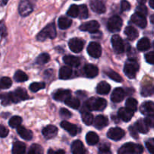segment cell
<instances>
[{"mask_svg": "<svg viewBox=\"0 0 154 154\" xmlns=\"http://www.w3.org/2000/svg\"><path fill=\"white\" fill-rule=\"evenodd\" d=\"M107 105L108 103L105 99L92 97L86 102L85 107L90 111H103Z\"/></svg>", "mask_w": 154, "mask_h": 154, "instance_id": "cell-1", "label": "cell"}, {"mask_svg": "<svg viewBox=\"0 0 154 154\" xmlns=\"http://www.w3.org/2000/svg\"><path fill=\"white\" fill-rule=\"evenodd\" d=\"M56 36H57V30H56L55 24L51 23L38 33L37 35V39L40 42H44L48 38H54Z\"/></svg>", "mask_w": 154, "mask_h": 154, "instance_id": "cell-2", "label": "cell"}, {"mask_svg": "<svg viewBox=\"0 0 154 154\" xmlns=\"http://www.w3.org/2000/svg\"><path fill=\"white\" fill-rule=\"evenodd\" d=\"M144 147L140 144L126 143L118 150V154H142Z\"/></svg>", "mask_w": 154, "mask_h": 154, "instance_id": "cell-3", "label": "cell"}, {"mask_svg": "<svg viewBox=\"0 0 154 154\" xmlns=\"http://www.w3.org/2000/svg\"><path fill=\"white\" fill-rule=\"evenodd\" d=\"M139 69V65L138 62L133 59H129L126 61L124 66V73L129 78H134L136 75L137 72Z\"/></svg>", "mask_w": 154, "mask_h": 154, "instance_id": "cell-4", "label": "cell"}, {"mask_svg": "<svg viewBox=\"0 0 154 154\" xmlns=\"http://www.w3.org/2000/svg\"><path fill=\"white\" fill-rule=\"evenodd\" d=\"M8 95L11 102L14 103H18L20 101L26 100L29 98L26 90L23 88H17L15 91L8 93Z\"/></svg>", "mask_w": 154, "mask_h": 154, "instance_id": "cell-5", "label": "cell"}, {"mask_svg": "<svg viewBox=\"0 0 154 154\" xmlns=\"http://www.w3.org/2000/svg\"><path fill=\"white\" fill-rule=\"evenodd\" d=\"M34 9L33 0H21L19 5V13L21 16L26 17L32 12Z\"/></svg>", "mask_w": 154, "mask_h": 154, "instance_id": "cell-6", "label": "cell"}, {"mask_svg": "<svg viewBox=\"0 0 154 154\" xmlns=\"http://www.w3.org/2000/svg\"><path fill=\"white\" fill-rule=\"evenodd\" d=\"M123 20L119 16H113L108 21V29L111 32H117L121 29Z\"/></svg>", "mask_w": 154, "mask_h": 154, "instance_id": "cell-7", "label": "cell"}, {"mask_svg": "<svg viewBox=\"0 0 154 154\" xmlns=\"http://www.w3.org/2000/svg\"><path fill=\"white\" fill-rule=\"evenodd\" d=\"M111 43H112L113 49L116 54H120L124 52L125 47L123 44V39L118 35H114L111 38Z\"/></svg>", "mask_w": 154, "mask_h": 154, "instance_id": "cell-8", "label": "cell"}, {"mask_svg": "<svg viewBox=\"0 0 154 154\" xmlns=\"http://www.w3.org/2000/svg\"><path fill=\"white\" fill-rule=\"evenodd\" d=\"M99 23L96 20H91L81 24L80 29L84 32H89L90 33H96L99 31Z\"/></svg>", "mask_w": 154, "mask_h": 154, "instance_id": "cell-9", "label": "cell"}, {"mask_svg": "<svg viewBox=\"0 0 154 154\" xmlns=\"http://www.w3.org/2000/svg\"><path fill=\"white\" fill-rule=\"evenodd\" d=\"M84 46V42L82 39L74 38L69 40V47L71 51L74 53H79L83 50Z\"/></svg>", "mask_w": 154, "mask_h": 154, "instance_id": "cell-10", "label": "cell"}, {"mask_svg": "<svg viewBox=\"0 0 154 154\" xmlns=\"http://www.w3.org/2000/svg\"><path fill=\"white\" fill-rule=\"evenodd\" d=\"M107 135H108V138L113 140V141H119L124 137L125 132L120 128L114 127L111 128L108 130Z\"/></svg>", "mask_w": 154, "mask_h": 154, "instance_id": "cell-11", "label": "cell"}, {"mask_svg": "<svg viewBox=\"0 0 154 154\" xmlns=\"http://www.w3.org/2000/svg\"><path fill=\"white\" fill-rule=\"evenodd\" d=\"M87 52L90 54V57L94 58H99L102 55V48L101 45L97 42H91L88 45L87 48Z\"/></svg>", "mask_w": 154, "mask_h": 154, "instance_id": "cell-12", "label": "cell"}, {"mask_svg": "<svg viewBox=\"0 0 154 154\" xmlns=\"http://www.w3.org/2000/svg\"><path fill=\"white\" fill-rule=\"evenodd\" d=\"M131 21L133 23H135V25L139 26L140 28L144 29L147 26V22L145 16H144L142 14H140L138 13H136V12L134 14H132V17H131Z\"/></svg>", "mask_w": 154, "mask_h": 154, "instance_id": "cell-13", "label": "cell"}, {"mask_svg": "<svg viewBox=\"0 0 154 154\" xmlns=\"http://www.w3.org/2000/svg\"><path fill=\"white\" fill-rule=\"evenodd\" d=\"M90 5L92 10L97 14H103L106 11V7L101 0H92Z\"/></svg>", "mask_w": 154, "mask_h": 154, "instance_id": "cell-14", "label": "cell"}, {"mask_svg": "<svg viewBox=\"0 0 154 154\" xmlns=\"http://www.w3.org/2000/svg\"><path fill=\"white\" fill-rule=\"evenodd\" d=\"M125 96H126V93H125L124 90L121 87H118V88H116L113 91L111 99L112 102H115V103H118V102H122Z\"/></svg>", "mask_w": 154, "mask_h": 154, "instance_id": "cell-15", "label": "cell"}, {"mask_svg": "<svg viewBox=\"0 0 154 154\" xmlns=\"http://www.w3.org/2000/svg\"><path fill=\"white\" fill-rule=\"evenodd\" d=\"M57 132H58L57 128L52 125L46 126L42 131V134L46 139H51V138H54L57 135Z\"/></svg>", "mask_w": 154, "mask_h": 154, "instance_id": "cell-16", "label": "cell"}, {"mask_svg": "<svg viewBox=\"0 0 154 154\" xmlns=\"http://www.w3.org/2000/svg\"><path fill=\"white\" fill-rule=\"evenodd\" d=\"M60 126H61V127L63 128V129H64L65 130L67 131V132H69L71 135H72V136H75V135H76L78 133V126H77L76 125L69 123V122L65 121L64 120V121L62 122Z\"/></svg>", "mask_w": 154, "mask_h": 154, "instance_id": "cell-17", "label": "cell"}, {"mask_svg": "<svg viewBox=\"0 0 154 154\" xmlns=\"http://www.w3.org/2000/svg\"><path fill=\"white\" fill-rule=\"evenodd\" d=\"M140 111L144 115L150 116V115H153L154 113V104L151 101H149V102H144V104H142L140 108Z\"/></svg>", "mask_w": 154, "mask_h": 154, "instance_id": "cell-18", "label": "cell"}, {"mask_svg": "<svg viewBox=\"0 0 154 154\" xmlns=\"http://www.w3.org/2000/svg\"><path fill=\"white\" fill-rule=\"evenodd\" d=\"M118 115L120 118L124 122H129L133 117L134 112L126 108H121L119 110Z\"/></svg>", "mask_w": 154, "mask_h": 154, "instance_id": "cell-19", "label": "cell"}, {"mask_svg": "<svg viewBox=\"0 0 154 154\" xmlns=\"http://www.w3.org/2000/svg\"><path fill=\"white\" fill-rule=\"evenodd\" d=\"M72 92L69 90H59L54 94V99L60 102H65L67 99L71 97Z\"/></svg>", "mask_w": 154, "mask_h": 154, "instance_id": "cell-20", "label": "cell"}, {"mask_svg": "<svg viewBox=\"0 0 154 154\" xmlns=\"http://www.w3.org/2000/svg\"><path fill=\"white\" fill-rule=\"evenodd\" d=\"M72 152L73 154H86V149L83 143L77 140L72 143Z\"/></svg>", "mask_w": 154, "mask_h": 154, "instance_id": "cell-21", "label": "cell"}, {"mask_svg": "<svg viewBox=\"0 0 154 154\" xmlns=\"http://www.w3.org/2000/svg\"><path fill=\"white\" fill-rule=\"evenodd\" d=\"M84 72L88 78H95L99 74V69L96 66L92 64L86 65L84 66Z\"/></svg>", "mask_w": 154, "mask_h": 154, "instance_id": "cell-22", "label": "cell"}, {"mask_svg": "<svg viewBox=\"0 0 154 154\" xmlns=\"http://www.w3.org/2000/svg\"><path fill=\"white\" fill-rule=\"evenodd\" d=\"M63 61L68 65V66L70 67H78L81 64V60L78 57H75V56H66L63 57Z\"/></svg>", "mask_w": 154, "mask_h": 154, "instance_id": "cell-23", "label": "cell"}, {"mask_svg": "<svg viewBox=\"0 0 154 154\" xmlns=\"http://www.w3.org/2000/svg\"><path fill=\"white\" fill-rule=\"evenodd\" d=\"M93 121H94L95 126L98 129H103L108 125V119L103 115L97 116Z\"/></svg>", "mask_w": 154, "mask_h": 154, "instance_id": "cell-24", "label": "cell"}, {"mask_svg": "<svg viewBox=\"0 0 154 154\" xmlns=\"http://www.w3.org/2000/svg\"><path fill=\"white\" fill-rule=\"evenodd\" d=\"M17 133L19 134L21 138L27 140V141H29L32 138V132L29 129L23 127L22 126H19L17 127Z\"/></svg>", "mask_w": 154, "mask_h": 154, "instance_id": "cell-25", "label": "cell"}, {"mask_svg": "<svg viewBox=\"0 0 154 154\" xmlns=\"http://www.w3.org/2000/svg\"><path fill=\"white\" fill-rule=\"evenodd\" d=\"M111 90V86L105 81H102L99 83L96 88V91L100 95H106Z\"/></svg>", "mask_w": 154, "mask_h": 154, "instance_id": "cell-26", "label": "cell"}, {"mask_svg": "<svg viewBox=\"0 0 154 154\" xmlns=\"http://www.w3.org/2000/svg\"><path fill=\"white\" fill-rule=\"evenodd\" d=\"M125 34H126V37L129 40L133 41L136 39L138 36V30L133 26H127L125 29Z\"/></svg>", "mask_w": 154, "mask_h": 154, "instance_id": "cell-27", "label": "cell"}, {"mask_svg": "<svg viewBox=\"0 0 154 154\" xmlns=\"http://www.w3.org/2000/svg\"><path fill=\"white\" fill-rule=\"evenodd\" d=\"M26 152V145L24 143L17 141L14 144L12 154H24Z\"/></svg>", "mask_w": 154, "mask_h": 154, "instance_id": "cell-28", "label": "cell"}, {"mask_svg": "<svg viewBox=\"0 0 154 154\" xmlns=\"http://www.w3.org/2000/svg\"><path fill=\"white\" fill-rule=\"evenodd\" d=\"M135 128L137 129L138 132H141V133L146 134L149 132V129L150 128L147 126V124L144 122V119H140L135 123Z\"/></svg>", "mask_w": 154, "mask_h": 154, "instance_id": "cell-29", "label": "cell"}, {"mask_svg": "<svg viewBox=\"0 0 154 154\" xmlns=\"http://www.w3.org/2000/svg\"><path fill=\"white\" fill-rule=\"evenodd\" d=\"M72 69L70 66H63L60 69V79L66 80L68 79V78H70L72 76Z\"/></svg>", "mask_w": 154, "mask_h": 154, "instance_id": "cell-30", "label": "cell"}, {"mask_svg": "<svg viewBox=\"0 0 154 154\" xmlns=\"http://www.w3.org/2000/svg\"><path fill=\"white\" fill-rule=\"evenodd\" d=\"M86 141L89 145H95L99 141V138L97 134L94 132H90L87 134Z\"/></svg>", "mask_w": 154, "mask_h": 154, "instance_id": "cell-31", "label": "cell"}, {"mask_svg": "<svg viewBox=\"0 0 154 154\" xmlns=\"http://www.w3.org/2000/svg\"><path fill=\"white\" fill-rule=\"evenodd\" d=\"M72 21L70 18L66 17H61L58 20V25L61 29H66L72 26Z\"/></svg>", "mask_w": 154, "mask_h": 154, "instance_id": "cell-32", "label": "cell"}, {"mask_svg": "<svg viewBox=\"0 0 154 154\" xmlns=\"http://www.w3.org/2000/svg\"><path fill=\"white\" fill-rule=\"evenodd\" d=\"M150 48V42L147 38H143L137 45V48L141 51H144L148 50Z\"/></svg>", "mask_w": 154, "mask_h": 154, "instance_id": "cell-33", "label": "cell"}, {"mask_svg": "<svg viewBox=\"0 0 154 154\" xmlns=\"http://www.w3.org/2000/svg\"><path fill=\"white\" fill-rule=\"evenodd\" d=\"M105 74L111 78L113 81H116V82H122L123 81V78L122 77L119 75L118 73H117L114 71L111 70V69H107L105 71Z\"/></svg>", "mask_w": 154, "mask_h": 154, "instance_id": "cell-34", "label": "cell"}, {"mask_svg": "<svg viewBox=\"0 0 154 154\" xmlns=\"http://www.w3.org/2000/svg\"><path fill=\"white\" fill-rule=\"evenodd\" d=\"M65 103L67 106L73 108V109H78L80 107V101L76 98L69 97V99L65 101Z\"/></svg>", "mask_w": 154, "mask_h": 154, "instance_id": "cell-35", "label": "cell"}, {"mask_svg": "<svg viewBox=\"0 0 154 154\" xmlns=\"http://www.w3.org/2000/svg\"><path fill=\"white\" fill-rule=\"evenodd\" d=\"M14 78V80L17 82H25L29 78L26 74L21 70L17 71L15 72Z\"/></svg>", "mask_w": 154, "mask_h": 154, "instance_id": "cell-36", "label": "cell"}, {"mask_svg": "<svg viewBox=\"0 0 154 154\" xmlns=\"http://www.w3.org/2000/svg\"><path fill=\"white\" fill-rule=\"evenodd\" d=\"M81 117H82L83 122H84L86 125L90 126V125L93 124L94 118H93V114H90V112H87V111L84 112L82 114V115H81Z\"/></svg>", "mask_w": 154, "mask_h": 154, "instance_id": "cell-37", "label": "cell"}, {"mask_svg": "<svg viewBox=\"0 0 154 154\" xmlns=\"http://www.w3.org/2000/svg\"><path fill=\"white\" fill-rule=\"evenodd\" d=\"M137 106H138V102L136 99L133 98H129L126 102V108L132 111H135L137 110Z\"/></svg>", "mask_w": 154, "mask_h": 154, "instance_id": "cell-38", "label": "cell"}, {"mask_svg": "<svg viewBox=\"0 0 154 154\" xmlns=\"http://www.w3.org/2000/svg\"><path fill=\"white\" fill-rule=\"evenodd\" d=\"M22 123V118L19 116H14L8 122L9 126L11 128H17Z\"/></svg>", "mask_w": 154, "mask_h": 154, "instance_id": "cell-39", "label": "cell"}, {"mask_svg": "<svg viewBox=\"0 0 154 154\" xmlns=\"http://www.w3.org/2000/svg\"><path fill=\"white\" fill-rule=\"evenodd\" d=\"M78 9H79L78 17H80L81 19H86V18L88 17V8H87V7L85 5H81L78 6Z\"/></svg>", "mask_w": 154, "mask_h": 154, "instance_id": "cell-40", "label": "cell"}, {"mask_svg": "<svg viewBox=\"0 0 154 154\" xmlns=\"http://www.w3.org/2000/svg\"><path fill=\"white\" fill-rule=\"evenodd\" d=\"M28 154H44V150L42 146L34 144L29 147Z\"/></svg>", "mask_w": 154, "mask_h": 154, "instance_id": "cell-41", "label": "cell"}, {"mask_svg": "<svg viewBox=\"0 0 154 154\" xmlns=\"http://www.w3.org/2000/svg\"><path fill=\"white\" fill-rule=\"evenodd\" d=\"M12 81L8 77H4L0 79V89H8L11 87Z\"/></svg>", "mask_w": 154, "mask_h": 154, "instance_id": "cell-42", "label": "cell"}, {"mask_svg": "<svg viewBox=\"0 0 154 154\" xmlns=\"http://www.w3.org/2000/svg\"><path fill=\"white\" fill-rule=\"evenodd\" d=\"M50 60V56L48 54H46V53H44V54H42L41 55H39L38 57V58L36 59V63L39 65H43L45 64V63H48Z\"/></svg>", "mask_w": 154, "mask_h": 154, "instance_id": "cell-43", "label": "cell"}, {"mask_svg": "<svg viewBox=\"0 0 154 154\" xmlns=\"http://www.w3.org/2000/svg\"><path fill=\"white\" fill-rule=\"evenodd\" d=\"M78 13H79V9H78V5H71L67 11V14L72 17H78Z\"/></svg>", "mask_w": 154, "mask_h": 154, "instance_id": "cell-44", "label": "cell"}, {"mask_svg": "<svg viewBox=\"0 0 154 154\" xmlns=\"http://www.w3.org/2000/svg\"><path fill=\"white\" fill-rule=\"evenodd\" d=\"M45 87V83H39V82H35L32 84H30L29 86V90L32 92H38V90L44 89Z\"/></svg>", "mask_w": 154, "mask_h": 154, "instance_id": "cell-45", "label": "cell"}, {"mask_svg": "<svg viewBox=\"0 0 154 154\" xmlns=\"http://www.w3.org/2000/svg\"><path fill=\"white\" fill-rule=\"evenodd\" d=\"M99 154H112L110 150V144L104 143L99 147Z\"/></svg>", "mask_w": 154, "mask_h": 154, "instance_id": "cell-46", "label": "cell"}, {"mask_svg": "<svg viewBox=\"0 0 154 154\" xmlns=\"http://www.w3.org/2000/svg\"><path fill=\"white\" fill-rule=\"evenodd\" d=\"M0 99L2 100V103L3 105H8L11 103L10 97H9L8 93H2V94L0 95Z\"/></svg>", "mask_w": 154, "mask_h": 154, "instance_id": "cell-47", "label": "cell"}, {"mask_svg": "<svg viewBox=\"0 0 154 154\" xmlns=\"http://www.w3.org/2000/svg\"><path fill=\"white\" fill-rule=\"evenodd\" d=\"M153 94V87H146L141 90V95L143 96H150Z\"/></svg>", "mask_w": 154, "mask_h": 154, "instance_id": "cell-48", "label": "cell"}, {"mask_svg": "<svg viewBox=\"0 0 154 154\" xmlns=\"http://www.w3.org/2000/svg\"><path fill=\"white\" fill-rule=\"evenodd\" d=\"M136 13L146 16L147 14V8L144 5H140L136 8Z\"/></svg>", "mask_w": 154, "mask_h": 154, "instance_id": "cell-49", "label": "cell"}, {"mask_svg": "<svg viewBox=\"0 0 154 154\" xmlns=\"http://www.w3.org/2000/svg\"><path fill=\"white\" fill-rule=\"evenodd\" d=\"M144 122L147 124V126H148L149 128L153 127L154 126V117L153 115H150L147 116L145 119H144Z\"/></svg>", "mask_w": 154, "mask_h": 154, "instance_id": "cell-50", "label": "cell"}, {"mask_svg": "<svg viewBox=\"0 0 154 154\" xmlns=\"http://www.w3.org/2000/svg\"><path fill=\"white\" fill-rule=\"evenodd\" d=\"M60 116L65 119L70 118V117H72V113H71L69 110L66 109V108H62L60 111Z\"/></svg>", "mask_w": 154, "mask_h": 154, "instance_id": "cell-51", "label": "cell"}, {"mask_svg": "<svg viewBox=\"0 0 154 154\" xmlns=\"http://www.w3.org/2000/svg\"><path fill=\"white\" fill-rule=\"evenodd\" d=\"M146 147H147V150H149L150 154H153V150H154V141L153 138L149 140L148 141L146 142Z\"/></svg>", "mask_w": 154, "mask_h": 154, "instance_id": "cell-52", "label": "cell"}, {"mask_svg": "<svg viewBox=\"0 0 154 154\" xmlns=\"http://www.w3.org/2000/svg\"><path fill=\"white\" fill-rule=\"evenodd\" d=\"M129 129V132H130L131 136H132V138H135V139L138 138V130H137L136 128H135V126H130Z\"/></svg>", "mask_w": 154, "mask_h": 154, "instance_id": "cell-53", "label": "cell"}, {"mask_svg": "<svg viewBox=\"0 0 154 154\" xmlns=\"http://www.w3.org/2000/svg\"><path fill=\"white\" fill-rule=\"evenodd\" d=\"M8 135V129L5 126L0 125V138H5Z\"/></svg>", "mask_w": 154, "mask_h": 154, "instance_id": "cell-54", "label": "cell"}, {"mask_svg": "<svg viewBox=\"0 0 154 154\" xmlns=\"http://www.w3.org/2000/svg\"><path fill=\"white\" fill-rule=\"evenodd\" d=\"M131 8V5L126 0H122L121 2V11H129Z\"/></svg>", "mask_w": 154, "mask_h": 154, "instance_id": "cell-55", "label": "cell"}, {"mask_svg": "<svg viewBox=\"0 0 154 154\" xmlns=\"http://www.w3.org/2000/svg\"><path fill=\"white\" fill-rule=\"evenodd\" d=\"M153 55H154V53L153 51L147 53V54H146L145 55L146 61L151 65L153 64Z\"/></svg>", "mask_w": 154, "mask_h": 154, "instance_id": "cell-56", "label": "cell"}, {"mask_svg": "<svg viewBox=\"0 0 154 154\" xmlns=\"http://www.w3.org/2000/svg\"><path fill=\"white\" fill-rule=\"evenodd\" d=\"M0 35L2 37H5L7 35V29L5 24H3L2 23H0Z\"/></svg>", "mask_w": 154, "mask_h": 154, "instance_id": "cell-57", "label": "cell"}, {"mask_svg": "<svg viewBox=\"0 0 154 154\" xmlns=\"http://www.w3.org/2000/svg\"><path fill=\"white\" fill-rule=\"evenodd\" d=\"M48 154H66V152L63 150H58L57 151H55V150H52V149H50L48 150Z\"/></svg>", "mask_w": 154, "mask_h": 154, "instance_id": "cell-58", "label": "cell"}, {"mask_svg": "<svg viewBox=\"0 0 154 154\" xmlns=\"http://www.w3.org/2000/svg\"><path fill=\"white\" fill-rule=\"evenodd\" d=\"M8 2V0H0V4L1 5H5Z\"/></svg>", "mask_w": 154, "mask_h": 154, "instance_id": "cell-59", "label": "cell"}, {"mask_svg": "<svg viewBox=\"0 0 154 154\" xmlns=\"http://www.w3.org/2000/svg\"><path fill=\"white\" fill-rule=\"evenodd\" d=\"M150 6L152 8H154V5H153V0H150Z\"/></svg>", "mask_w": 154, "mask_h": 154, "instance_id": "cell-60", "label": "cell"}, {"mask_svg": "<svg viewBox=\"0 0 154 154\" xmlns=\"http://www.w3.org/2000/svg\"><path fill=\"white\" fill-rule=\"evenodd\" d=\"M146 1H147V0H138V2L140 3V5H144Z\"/></svg>", "mask_w": 154, "mask_h": 154, "instance_id": "cell-61", "label": "cell"}, {"mask_svg": "<svg viewBox=\"0 0 154 154\" xmlns=\"http://www.w3.org/2000/svg\"><path fill=\"white\" fill-rule=\"evenodd\" d=\"M150 21H151V23H153V15H151L150 17Z\"/></svg>", "mask_w": 154, "mask_h": 154, "instance_id": "cell-62", "label": "cell"}, {"mask_svg": "<svg viewBox=\"0 0 154 154\" xmlns=\"http://www.w3.org/2000/svg\"><path fill=\"white\" fill-rule=\"evenodd\" d=\"M76 1H78V0H76Z\"/></svg>", "mask_w": 154, "mask_h": 154, "instance_id": "cell-63", "label": "cell"}]
</instances>
